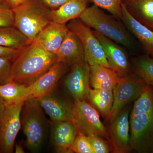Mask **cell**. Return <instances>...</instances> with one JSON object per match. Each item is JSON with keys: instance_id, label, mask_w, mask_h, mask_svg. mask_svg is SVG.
Instances as JSON below:
<instances>
[{"instance_id": "cell-8", "label": "cell", "mask_w": 153, "mask_h": 153, "mask_svg": "<svg viewBox=\"0 0 153 153\" xmlns=\"http://www.w3.org/2000/svg\"><path fill=\"white\" fill-rule=\"evenodd\" d=\"M72 122L77 133L85 135L106 138V129L102 122L98 111L87 101H74Z\"/></svg>"}, {"instance_id": "cell-19", "label": "cell", "mask_w": 153, "mask_h": 153, "mask_svg": "<svg viewBox=\"0 0 153 153\" xmlns=\"http://www.w3.org/2000/svg\"><path fill=\"white\" fill-rule=\"evenodd\" d=\"M90 67V84L93 88L113 91L121 77L109 67L97 64Z\"/></svg>"}, {"instance_id": "cell-18", "label": "cell", "mask_w": 153, "mask_h": 153, "mask_svg": "<svg viewBox=\"0 0 153 153\" xmlns=\"http://www.w3.org/2000/svg\"><path fill=\"white\" fill-rule=\"evenodd\" d=\"M122 16L126 27L141 42L150 54L153 55V31L139 22L127 8L121 3Z\"/></svg>"}, {"instance_id": "cell-28", "label": "cell", "mask_w": 153, "mask_h": 153, "mask_svg": "<svg viewBox=\"0 0 153 153\" xmlns=\"http://www.w3.org/2000/svg\"><path fill=\"white\" fill-rule=\"evenodd\" d=\"M13 9L5 2L0 3V27L14 26Z\"/></svg>"}, {"instance_id": "cell-33", "label": "cell", "mask_w": 153, "mask_h": 153, "mask_svg": "<svg viewBox=\"0 0 153 153\" xmlns=\"http://www.w3.org/2000/svg\"><path fill=\"white\" fill-rule=\"evenodd\" d=\"M28 0H5V3L11 8L13 9Z\"/></svg>"}, {"instance_id": "cell-26", "label": "cell", "mask_w": 153, "mask_h": 153, "mask_svg": "<svg viewBox=\"0 0 153 153\" xmlns=\"http://www.w3.org/2000/svg\"><path fill=\"white\" fill-rule=\"evenodd\" d=\"M94 4L109 12L114 17L121 19V0H91Z\"/></svg>"}, {"instance_id": "cell-36", "label": "cell", "mask_w": 153, "mask_h": 153, "mask_svg": "<svg viewBox=\"0 0 153 153\" xmlns=\"http://www.w3.org/2000/svg\"><path fill=\"white\" fill-rule=\"evenodd\" d=\"M5 0H0V3L5 2Z\"/></svg>"}, {"instance_id": "cell-9", "label": "cell", "mask_w": 153, "mask_h": 153, "mask_svg": "<svg viewBox=\"0 0 153 153\" xmlns=\"http://www.w3.org/2000/svg\"><path fill=\"white\" fill-rule=\"evenodd\" d=\"M25 101L6 106L0 120V153L13 152L21 126V113Z\"/></svg>"}, {"instance_id": "cell-29", "label": "cell", "mask_w": 153, "mask_h": 153, "mask_svg": "<svg viewBox=\"0 0 153 153\" xmlns=\"http://www.w3.org/2000/svg\"><path fill=\"white\" fill-rule=\"evenodd\" d=\"M94 153H108L110 151L109 144L101 137L95 135L88 136Z\"/></svg>"}, {"instance_id": "cell-32", "label": "cell", "mask_w": 153, "mask_h": 153, "mask_svg": "<svg viewBox=\"0 0 153 153\" xmlns=\"http://www.w3.org/2000/svg\"><path fill=\"white\" fill-rule=\"evenodd\" d=\"M45 7L51 10H56L69 0H39Z\"/></svg>"}, {"instance_id": "cell-22", "label": "cell", "mask_w": 153, "mask_h": 153, "mask_svg": "<svg viewBox=\"0 0 153 153\" xmlns=\"http://www.w3.org/2000/svg\"><path fill=\"white\" fill-rule=\"evenodd\" d=\"M88 100L106 120L113 103V91L91 88Z\"/></svg>"}, {"instance_id": "cell-37", "label": "cell", "mask_w": 153, "mask_h": 153, "mask_svg": "<svg viewBox=\"0 0 153 153\" xmlns=\"http://www.w3.org/2000/svg\"></svg>"}, {"instance_id": "cell-31", "label": "cell", "mask_w": 153, "mask_h": 153, "mask_svg": "<svg viewBox=\"0 0 153 153\" xmlns=\"http://www.w3.org/2000/svg\"><path fill=\"white\" fill-rule=\"evenodd\" d=\"M22 49H13L0 46V57L8 58L13 61L19 56Z\"/></svg>"}, {"instance_id": "cell-10", "label": "cell", "mask_w": 153, "mask_h": 153, "mask_svg": "<svg viewBox=\"0 0 153 153\" xmlns=\"http://www.w3.org/2000/svg\"><path fill=\"white\" fill-rule=\"evenodd\" d=\"M129 108H123L109 121V124L106 128V138L113 153H128L132 151L129 135Z\"/></svg>"}, {"instance_id": "cell-13", "label": "cell", "mask_w": 153, "mask_h": 153, "mask_svg": "<svg viewBox=\"0 0 153 153\" xmlns=\"http://www.w3.org/2000/svg\"><path fill=\"white\" fill-rule=\"evenodd\" d=\"M69 66L57 61L49 70L29 86L30 97L39 99L53 92L57 82L68 71Z\"/></svg>"}, {"instance_id": "cell-4", "label": "cell", "mask_w": 153, "mask_h": 153, "mask_svg": "<svg viewBox=\"0 0 153 153\" xmlns=\"http://www.w3.org/2000/svg\"><path fill=\"white\" fill-rule=\"evenodd\" d=\"M21 120L26 146L31 152H38L46 135V120L37 99L29 97L25 100L21 111Z\"/></svg>"}, {"instance_id": "cell-24", "label": "cell", "mask_w": 153, "mask_h": 153, "mask_svg": "<svg viewBox=\"0 0 153 153\" xmlns=\"http://www.w3.org/2000/svg\"><path fill=\"white\" fill-rule=\"evenodd\" d=\"M135 73L148 85L153 87V58L142 56L135 62Z\"/></svg>"}, {"instance_id": "cell-6", "label": "cell", "mask_w": 153, "mask_h": 153, "mask_svg": "<svg viewBox=\"0 0 153 153\" xmlns=\"http://www.w3.org/2000/svg\"><path fill=\"white\" fill-rule=\"evenodd\" d=\"M67 27L81 41L85 60L90 66L97 64L110 68L101 44L88 26L77 18L70 21Z\"/></svg>"}, {"instance_id": "cell-12", "label": "cell", "mask_w": 153, "mask_h": 153, "mask_svg": "<svg viewBox=\"0 0 153 153\" xmlns=\"http://www.w3.org/2000/svg\"><path fill=\"white\" fill-rule=\"evenodd\" d=\"M38 100L53 122L73 120L74 104L54 93V91Z\"/></svg>"}, {"instance_id": "cell-34", "label": "cell", "mask_w": 153, "mask_h": 153, "mask_svg": "<svg viewBox=\"0 0 153 153\" xmlns=\"http://www.w3.org/2000/svg\"><path fill=\"white\" fill-rule=\"evenodd\" d=\"M14 151L16 153H25L24 148L22 145L20 143L16 144L14 146Z\"/></svg>"}, {"instance_id": "cell-16", "label": "cell", "mask_w": 153, "mask_h": 153, "mask_svg": "<svg viewBox=\"0 0 153 153\" xmlns=\"http://www.w3.org/2000/svg\"><path fill=\"white\" fill-rule=\"evenodd\" d=\"M68 31L66 24L52 22L41 30L33 41L47 52L55 54Z\"/></svg>"}, {"instance_id": "cell-7", "label": "cell", "mask_w": 153, "mask_h": 153, "mask_svg": "<svg viewBox=\"0 0 153 153\" xmlns=\"http://www.w3.org/2000/svg\"><path fill=\"white\" fill-rule=\"evenodd\" d=\"M147 85L135 73L121 77L115 86L113 93L114 101L112 108L106 120H112L130 102L136 100Z\"/></svg>"}, {"instance_id": "cell-27", "label": "cell", "mask_w": 153, "mask_h": 153, "mask_svg": "<svg viewBox=\"0 0 153 153\" xmlns=\"http://www.w3.org/2000/svg\"><path fill=\"white\" fill-rule=\"evenodd\" d=\"M72 151L73 153H94L88 137L79 133H77L74 140Z\"/></svg>"}, {"instance_id": "cell-2", "label": "cell", "mask_w": 153, "mask_h": 153, "mask_svg": "<svg viewBox=\"0 0 153 153\" xmlns=\"http://www.w3.org/2000/svg\"><path fill=\"white\" fill-rule=\"evenodd\" d=\"M57 62L55 54L33 41L12 62L10 81L29 86Z\"/></svg>"}, {"instance_id": "cell-3", "label": "cell", "mask_w": 153, "mask_h": 153, "mask_svg": "<svg viewBox=\"0 0 153 153\" xmlns=\"http://www.w3.org/2000/svg\"><path fill=\"white\" fill-rule=\"evenodd\" d=\"M13 9L14 27L33 42L39 33L52 22L51 10L39 0H28Z\"/></svg>"}, {"instance_id": "cell-11", "label": "cell", "mask_w": 153, "mask_h": 153, "mask_svg": "<svg viewBox=\"0 0 153 153\" xmlns=\"http://www.w3.org/2000/svg\"><path fill=\"white\" fill-rule=\"evenodd\" d=\"M90 65L85 60L71 66L63 86L74 101H87L90 87Z\"/></svg>"}, {"instance_id": "cell-30", "label": "cell", "mask_w": 153, "mask_h": 153, "mask_svg": "<svg viewBox=\"0 0 153 153\" xmlns=\"http://www.w3.org/2000/svg\"><path fill=\"white\" fill-rule=\"evenodd\" d=\"M12 62L8 58L0 57V85L10 82Z\"/></svg>"}, {"instance_id": "cell-23", "label": "cell", "mask_w": 153, "mask_h": 153, "mask_svg": "<svg viewBox=\"0 0 153 153\" xmlns=\"http://www.w3.org/2000/svg\"><path fill=\"white\" fill-rule=\"evenodd\" d=\"M30 43L27 38L14 26L0 27V46L22 49Z\"/></svg>"}, {"instance_id": "cell-21", "label": "cell", "mask_w": 153, "mask_h": 153, "mask_svg": "<svg viewBox=\"0 0 153 153\" xmlns=\"http://www.w3.org/2000/svg\"><path fill=\"white\" fill-rule=\"evenodd\" d=\"M30 95L29 86L12 81L0 85V97L6 106L25 101Z\"/></svg>"}, {"instance_id": "cell-17", "label": "cell", "mask_w": 153, "mask_h": 153, "mask_svg": "<svg viewBox=\"0 0 153 153\" xmlns=\"http://www.w3.org/2000/svg\"><path fill=\"white\" fill-rule=\"evenodd\" d=\"M55 55L57 61L63 62L71 67L85 60L84 49L81 41L69 30Z\"/></svg>"}, {"instance_id": "cell-15", "label": "cell", "mask_w": 153, "mask_h": 153, "mask_svg": "<svg viewBox=\"0 0 153 153\" xmlns=\"http://www.w3.org/2000/svg\"><path fill=\"white\" fill-rule=\"evenodd\" d=\"M52 142L57 153H71L77 134L74 123L71 121L52 122Z\"/></svg>"}, {"instance_id": "cell-5", "label": "cell", "mask_w": 153, "mask_h": 153, "mask_svg": "<svg viewBox=\"0 0 153 153\" xmlns=\"http://www.w3.org/2000/svg\"><path fill=\"white\" fill-rule=\"evenodd\" d=\"M79 19L88 27L117 44L129 48L132 46L130 37L123 25L95 4L86 8Z\"/></svg>"}, {"instance_id": "cell-25", "label": "cell", "mask_w": 153, "mask_h": 153, "mask_svg": "<svg viewBox=\"0 0 153 153\" xmlns=\"http://www.w3.org/2000/svg\"><path fill=\"white\" fill-rule=\"evenodd\" d=\"M133 5L141 19L153 27V0H134Z\"/></svg>"}, {"instance_id": "cell-14", "label": "cell", "mask_w": 153, "mask_h": 153, "mask_svg": "<svg viewBox=\"0 0 153 153\" xmlns=\"http://www.w3.org/2000/svg\"><path fill=\"white\" fill-rule=\"evenodd\" d=\"M93 33L103 48L110 68L121 77L126 76L129 71V66L123 50L112 40L97 31H93Z\"/></svg>"}, {"instance_id": "cell-35", "label": "cell", "mask_w": 153, "mask_h": 153, "mask_svg": "<svg viewBox=\"0 0 153 153\" xmlns=\"http://www.w3.org/2000/svg\"><path fill=\"white\" fill-rule=\"evenodd\" d=\"M6 108V105L4 103L0 97V120L4 113V111Z\"/></svg>"}, {"instance_id": "cell-1", "label": "cell", "mask_w": 153, "mask_h": 153, "mask_svg": "<svg viewBox=\"0 0 153 153\" xmlns=\"http://www.w3.org/2000/svg\"><path fill=\"white\" fill-rule=\"evenodd\" d=\"M132 151L153 152V87L147 85L135 102L130 118Z\"/></svg>"}, {"instance_id": "cell-20", "label": "cell", "mask_w": 153, "mask_h": 153, "mask_svg": "<svg viewBox=\"0 0 153 153\" xmlns=\"http://www.w3.org/2000/svg\"><path fill=\"white\" fill-rule=\"evenodd\" d=\"M88 0H69L56 10L51 11L52 22L66 24L79 18L86 8Z\"/></svg>"}]
</instances>
